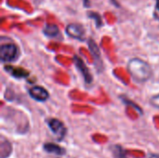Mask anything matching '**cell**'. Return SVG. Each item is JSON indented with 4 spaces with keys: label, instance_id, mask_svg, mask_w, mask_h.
Here are the masks:
<instances>
[{
    "label": "cell",
    "instance_id": "8992f818",
    "mask_svg": "<svg viewBox=\"0 0 159 158\" xmlns=\"http://www.w3.org/2000/svg\"><path fill=\"white\" fill-rule=\"evenodd\" d=\"M88 46H89V51H90V53H91V55L93 57L95 66L99 70V72H101L103 65H102V55H101L100 48H99L97 43L92 38L88 39Z\"/></svg>",
    "mask_w": 159,
    "mask_h": 158
},
{
    "label": "cell",
    "instance_id": "2e32d148",
    "mask_svg": "<svg viewBox=\"0 0 159 158\" xmlns=\"http://www.w3.org/2000/svg\"><path fill=\"white\" fill-rule=\"evenodd\" d=\"M156 9L159 11V0H156V6H155Z\"/></svg>",
    "mask_w": 159,
    "mask_h": 158
},
{
    "label": "cell",
    "instance_id": "30bf717a",
    "mask_svg": "<svg viewBox=\"0 0 159 158\" xmlns=\"http://www.w3.org/2000/svg\"><path fill=\"white\" fill-rule=\"evenodd\" d=\"M44 150L47 152V153H49V154H53V155H56V156H64L65 155V150L64 148L61 147L60 145L58 144H55V143H45L44 146H43Z\"/></svg>",
    "mask_w": 159,
    "mask_h": 158
},
{
    "label": "cell",
    "instance_id": "5bb4252c",
    "mask_svg": "<svg viewBox=\"0 0 159 158\" xmlns=\"http://www.w3.org/2000/svg\"><path fill=\"white\" fill-rule=\"evenodd\" d=\"M82 3H83V6H84V7L85 8H89V7H90V0H82Z\"/></svg>",
    "mask_w": 159,
    "mask_h": 158
},
{
    "label": "cell",
    "instance_id": "5b68a950",
    "mask_svg": "<svg viewBox=\"0 0 159 158\" xmlns=\"http://www.w3.org/2000/svg\"><path fill=\"white\" fill-rule=\"evenodd\" d=\"M74 63L75 65V67L77 68V70L81 73V74L83 75V78H84V81L86 84L89 85L92 83L93 81V77L89 70V68L87 67L86 63L84 62V61L78 57L77 55H75L74 56Z\"/></svg>",
    "mask_w": 159,
    "mask_h": 158
},
{
    "label": "cell",
    "instance_id": "3957f363",
    "mask_svg": "<svg viewBox=\"0 0 159 158\" xmlns=\"http://www.w3.org/2000/svg\"><path fill=\"white\" fill-rule=\"evenodd\" d=\"M66 34L73 38L79 41H84L86 38V29L85 27L77 22H71L68 23L65 27Z\"/></svg>",
    "mask_w": 159,
    "mask_h": 158
},
{
    "label": "cell",
    "instance_id": "9c48e42d",
    "mask_svg": "<svg viewBox=\"0 0 159 158\" xmlns=\"http://www.w3.org/2000/svg\"><path fill=\"white\" fill-rule=\"evenodd\" d=\"M5 71L16 78H23V77H27L29 75V72L20 67H13L10 65H7V66H5Z\"/></svg>",
    "mask_w": 159,
    "mask_h": 158
},
{
    "label": "cell",
    "instance_id": "9a60e30c",
    "mask_svg": "<svg viewBox=\"0 0 159 158\" xmlns=\"http://www.w3.org/2000/svg\"><path fill=\"white\" fill-rule=\"evenodd\" d=\"M110 2L116 7H120L121 6H120V3L117 1V0H110Z\"/></svg>",
    "mask_w": 159,
    "mask_h": 158
},
{
    "label": "cell",
    "instance_id": "6da1fadb",
    "mask_svg": "<svg viewBox=\"0 0 159 158\" xmlns=\"http://www.w3.org/2000/svg\"><path fill=\"white\" fill-rule=\"evenodd\" d=\"M127 67L131 78L137 83H144L153 76V69L151 65L140 58L129 60Z\"/></svg>",
    "mask_w": 159,
    "mask_h": 158
},
{
    "label": "cell",
    "instance_id": "7c38bea8",
    "mask_svg": "<svg viewBox=\"0 0 159 158\" xmlns=\"http://www.w3.org/2000/svg\"><path fill=\"white\" fill-rule=\"evenodd\" d=\"M115 148H116V149L114 150V153H115L116 157L126 158V156H125V153H124V150H123L120 146H116Z\"/></svg>",
    "mask_w": 159,
    "mask_h": 158
},
{
    "label": "cell",
    "instance_id": "277c9868",
    "mask_svg": "<svg viewBox=\"0 0 159 158\" xmlns=\"http://www.w3.org/2000/svg\"><path fill=\"white\" fill-rule=\"evenodd\" d=\"M48 126L58 141H61L65 137L67 129L64 124L61 120L56 118H51L48 121Z\"/></svg>",
    "mask_w": 159,
    "mask_h": 158
},
{
    "label": "cell",
    "instance_id": "52a82bcc",
    "mask_svg": "<svg viewBox=\"0 0 159 158\" xmlns=\"http://www.w3.org/2000/svg\"><path fill=\"white\" fill-rule=\"evenodd\" d=\"M29 95L33 100L39 102H44L48 101L49 98L48 91L40 86H35V87H33L32 88H30Z\"/></svg>",
    "mask_w": 159,
    "mask_h": 158
},
{
    "label": "cell",
    "instance_id": "7a4b0ae2",
    "mask_svg": "<svg viewBox=\"0 0 159 158\" xmlns=\"http://www.w3.org/2000/svg\"><path fill=\"white\" fill-rule=\"evenodd\" d=\"M20 56V49L14 43L2 44L0 47V60L3 62L15 61Z\"/></svg>",
    "mask_w": 159,
    "mask_h": 158
},
{
    "label": "cell",
    "instance_id": "ba28073f",
    "mask_svg": "<svg viewBox=\"0 0 159 158\" xmlns=\"http://www.w3.org/2000/svg\"><path fill=\"white\" fill-rule=\"evenodd\" d=\"M43 34L48 38H58L61 35V31L58 25L54 23H46L43 27Z\"/></svg>",
    "mask_w": 159,
    "mask_h": 158
},
{
    "label": "cell",
    "instance_id": "8fae6325",
    "mask_svg": "<svg viewBox=\"0 0 159 158\" xmlns=\"http://www.w3.org/2000/svg\"><path fill=\"white\" fill-rule=\"evenodd\" d=\"M87 16H88V18L91 19V20L94 21V23H95V25H96L97 28L102 27V25H103V20H102V15H101L99 12L91 11V10H90V11H88V12H87Z\"/></svg>",
    "mask_w": 159,
    "mask_h": 158
},
{
    "label": "cell",
    "instance_id": "4fadbf2b",
    "mask_svg": "<svg viewBox=\"0 0 159 158\" xmlns=\"http://www.w3.org/2000/svg\"><path fill=\"white\" fill-rule=\"evenodd\" d=\"M150 102H151V104H152L155 108L159 109V94L153 96V97L150 99Z\"/></svg>",
    "mask_w": 159,
    "mask_h": 158
}]
</instances>
